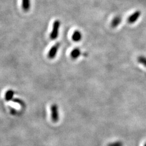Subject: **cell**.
Returning a JSON list of instances; mask_svg holds the SVG:
<instances>
[{
  "label": "cell",
  "mask_w": 146,
  "mask_h": 146,
  "mask_svg": "<svg viewBox=\"0 0 146 146\" xmlns=\"http://www.w3.org/2000/svg\"><path fill=\"white\" fill-rule=\"evenodd\" d=\"M15 92L13 90L9 89L5 93V100L7 101H11L14 98V95H15Z\"/></svg>",
  "instance_id": "obj_8"
},
{
  "label": "cell",
  "mask_w": 146,
  "mask_h": 146,
  "mask_svg": "<svg viewBox=\"0 0 146 146\" xmlns=\"http://www.w3.org/2000/svg\"><path fill=\"white\" fill-rule=\"evenodd\" d=\"M60 46L61 44L60 42H57L56 44H55L49 50V52L48 53V58L49 59H53L55 58Z\"/></svg>",
  "instance_id": "obj_3"
},
{
  "label": "cell",
  "mask_w": 146,
  "mask_h": 146,
  "mask_svg": "<svg viewBox=\"0 0 146 146\" xmlns=\"http://www.w3.org/2000/svg\"><path fill=\"white\" fill-rule=\"evenodd\" d=\"M10 111H11V114L13 115H16L17 114V111L16 110L13 108H10Z\"/></svg>",
  "instance_id": "obj_13"
},
{
  "label": "cell",
  "mask_w": 146,
  "mask_h": 146,
  "mask_svg": "<svg viewBox=\"0 0 146 146\" xmlns=\"http://www.w3.org/2000/svg\"><path fill=\"white\" fill-rule=\"evenodd\" d=\"M60 26H61V22L60 20H56L54 22V23L52 25V31L50 34V38L51 40H54L58 38V36Z\"/></svg>",
  "instance_id": "obj_1"
},
{
  "label": "cell",
  "mask_w": 146,
  "mask_h": 146,
  "mask_svg": "<svg viewBox=\"0 0 146 146\" xmlns=\"http://www.w3.org/2000/svg\"><path fill=\"white\" fill-rule=\"evenodd\" d=\"M141 15L140 11H135L133 14H131L128 19V22L129 24H133L135 23L137 20L140 18Z\"/></svg>",
  "instance_id": "obj_4"
},
{
  "label": "cell",
  "mask_w": 146,
  "mask_h": 146,
  "mask_svg": "<svg viewBox=\"0 0 146 146\" xmlns=\"http://www.w3.org/2000/svg\"><path fill=\"white\" fill-rule=\"evenodd\" d=\"M81 55V50L78 48H75L72 50L70 53V56L73 60H76Z\"/></svg>",
  "instance_id": "obj_6"
},
{
  "label": "cell",
  "mask_w": 146,
  "mask_h": 146,
  "mask_svg": "<svg viewBox=\"0 0 146 146\" xmlns=\"http://www.w3.org/2000/svg\"><path fill=\"white\" fill-rule=\"evenodd\" d=\"M72 40L74 42H80L82 38V35L81 31H79L78 30H76L73 33L72 35Z\"/></svg>",
  "instance_id": "obj_7"
},
{
  "label": "cell",
  "mask_w": 146,
  "mask_h": 146,
  "mask_svg": "<svg viewBox=\"0 0 146 146\" xmlns=\"http://www.w3.org/2000/svg\"><path fill=\"white\" fill-rule=\"evenodd\" d=\"M107 146H123V143L121 141H116L108 144Z\"/></svg>",
  "instance_id": "obj_12"
},
{
  "label": "cell",
  "mask_w": 146,
  "mask_h": 146,
  "mask_svg": "<svg viewBox=\"0 0 146 146\" xmlns=\"http://www.w3.org/2000/svg\"><path fill=\"white\" fill-rule=\"evenodd\" d=\"M146 146V144H145V146Z\"/></svg>",
  "instance_id": "obj_14"
},
{
  "label": "cell",
  "mask_w": 146,
  "mask_h": 146,
  "mask_svg": "<svg viewBox=\"0 0 146 146\" xmlns=\"http://www.w3.org/2000/svg\"><path fill=\"white\" fill-rule=\"evenodd\" d=\"M31 7V0H22V7L23 10L27 12L30 10Z\"/></svg>",
  "instance_id": "obj_9"
},
{
  "label": "cell",
  "mask_w": 146,
  "mask_h": 146,
  "mask_svg": "<svg viewBox=\"0 0 146 146\" xmlns=\"http://www.w3.org/2000/svg\"><path fill=\"white\" fill-rule=\"evenodd\" d=\"M11 101L20 105L22 107H25V106H26V104H25V101L23 100L19 99V98H14Z\"/></svg>",
  "instance_id": "obj_10"
},
{
  "label": "cell",
  "mask_w": 146,
  "mask_h": 146,
  "mask_svg": "<svg viewBox=\"0 0 146 146\" xmlns=\"http://www.w3.org/2000/svg\"><path fill=\"white\" fill-rule=\"evenodd\" d=\"M122 17L121 16H116L112 20L111 22V26L112 28H117L120 25L122 22Z\"/></svg>",
  "instance_id": "obj_5"
},
{
  "label": "cell",
  "mask_w": 146,
  "mask_h": 146,
  "mask_svg": "<svg viewBox=\"0 0 146 146\" xmlns=\"http://www.w3.org/2000/svg\"><path fill=\"white\" fill-rule=\"evenodd\" d=\"M51 110V119L54 123L58 122L60 118L59 114V110L58 104H54L51 106L50 107Z\"/></svg>",
  "instance_id": "obj_2"
},
{
  "label": "cell",
  "mask_w": 146,
  "mask_h": 146,
  "mask_svg": "<svg viewBox=\"0 0 146 146\" xmlns=\"http://www.w3.org/2000/svg\"><path fill=\"white\" fill-rule=\"evenodd\" d=\"M137 61L142 66L146 67V57L145 56H140L137 58Z\"/></svg>",
  "instance_id": "obj_11"
}]
</instances>
